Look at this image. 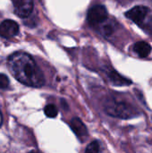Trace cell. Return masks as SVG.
<instances>
[{
	"label": "cell",
	"instance_id": "1",
	"mask_svg": "<svg viewBox=\"0 0 152 153\" xmlns=\"http://www.w3.org/2000/svg\"><path fill=\"white\" fill-rule=\"evenodd\" d=\"M7 67L12 75L21 83L33 88L45 84V77L34 58L28 53L17 51L7 58Z\"/></svg>",
	"mask_w": 152,
	"mask_h": 153
},
{
	"label": "cell",
	"instance_id": "2",
	"mask_svg": "<svg viewBox=\"0 0 152 153\" xmlns=\"http://www.w3.org/2000/svg\"><path fill=\"white\" fill-rule=\"evenodd\" d=\"M104 110L105 112L113 117L122 119H129L139 116L140 112L138 109L133 107L132 104L118 100L115 98L108 99L104 103Z\"/></svg>",
	"mask_w": 152,
	"mask_h": 153
},
{
	"label": "cell",
	"instance_id": "3",
	"mask_svg": "<svg viewBox=\"0 0 152 153\" xmlns=\"http://www.w3.org/2000/svg\"><path fill=\"white\" fill-rule=\"evenodd\" d=\"M108 18L107 8L101 4L93 5L87 13V22L90 26H98L106 22Z\"/></svg>",
	"mask_w": 152,
	"mask_h": 153
},
{
	"label": "cell",
	"instance_id": "4",
	"mask_svg": "<svg viewBox=\"0 0 152 153\" xmlns=\"http://www.w3.org/2000/svg\"><path fill=\"white\" fill-rule=\"evenodd\" d=\"M150 13V8L144 5H137L125 13V17L139 26H142Z\"/></svg>",
	"mask_w": 152,
	"mask_h": 153
},
{
	"label": "cell",
	"instance_id": "5",
	"mask_svg": "<svg viewBox=\"0 0 152 153\" xmlns=\"http://www.w3.org/2000/svg\"><path fill=\"white\" fill-rule=\"evenodd\" d=\"M13 5V13L16 16L25 19L29 17L34 8L33 0H11Z\"/></svg>",
	"mask_w": 152,
	"mask_h": 153
},
{
	"label": "cell",
	"instance_id": "6",
	"mask_svg": "<svg viewBox=\"0 0 152 153\" xmlns=\"http://www.w3.org/2000/svg\"><path fill=\"white\" fill-rule=\"evenodd\" d=\"M19 31V24L13 20L6 19L0 23V37L4 39H12L18 35Z\"/></svg>",
	"mask_w": 152,
	"mask_h": 153
},
{
	"label": "cell",
	"instance_id": "7",
	"mask_svg": "<svg viewBox=\"0 0 152 153\" xmlns=\"http://www.w3.org/2000/svg\"><path fill=\"white\" fill-rule=\"evenodd\" d=\"M69 125L74 134L78 137V139L82 143H83L85 139L88 137V129L83 124V122L80 118L74 117L70 121Z\"/></svg>",
	"mask_w": 152,
	"mask_h": 153
},
{
	"label": "cell",
	"instance_id": "8",
	"mask_svg": "<svg viewBox=\"0 0 152 153\" xmlns=\"http://www.w3.org/2000/svg\"><path fill=\"white\" fill-rule=\"evenodd\" d=\"M108 77L110 82L115 86H127L132 84V81L122 76L115 70H110L108 72Z\"/></svg>",
	"mask_w": 152,
	"mask_h": 153
},
{
	"label": "cell",
	"instance_id": "9",
	"mask_svg": "<svg viewBox=\"0 0 152 153\" xmlns=\"http://www.w3.org/2000/svg\"><path fill=\"white\" fill-rule=\"evenodd\" d=\"M134 53L140 57H147L151 52V47L146 41H139L133 45V48Z\"/></svg>",
	"mask_w": 152,
	"mask_h": 153
},
{
	"label": "cell",
	"instance_id": "10",
	"mask_svg": "<svg viewBox=\"0 0 152 153\" xmlns=\"http://www.w3.org/2000/svg\"><path fill=\"white\" fill-rule=\"evenodd\" d=\"M44 113L45 115L47 117H50V118H54L57 116V113H58V110L56 108V107L53 104H49V105H47L44 108Z\"/></svg>",
	"mask_w": 152,
	"mask_h": 153
},
{
	"label": "cell",
	"instance_id": "11",
	"mask_svg": "<svg viewBox=\"0 0 152 153\" xmlns=\"http://www.w3.org/2000/svg\"><path fill=\"white\" fill-rule=\"evenodd\" d=\"M99 149H100L99 142V141H93L87 146L84 153H99Z\"/></svg>",
	"mask_w": 152,
	"mask_h": 153
},
{
	"label": "cell",
	"instance_id": "12",
	"mask_svg": "<svg viewBox=\"0 0 152 153\" xmlns=\"http://www.w3.org/2000/svg\"><path fill=\"white\" fill-rule=\"evenodd\" d=\"M9 84H10V81L8 77L4 74H0V90L7 89L9 87Z\"/></svg>",
	"mask_w": 152,
	"mask_h": 153
},
{
	"label": "cell",
	"instance_id": "13",
	"mask_svg": "<svg viewBox=\"0 0 152 153\" xmlns=\"http://www.w3.org/2000/svg\"><path fill=\"white\" fill-rule=\"evenodd\" d=\"M142 28L144 29L148 33H150L152 36V16L149 19L148 22H146L143 23V25L142 26Z\"/></svg>",
	"mask_w": 152,
	"mask_h": 153
},
{
	"label": "cell",
	"instance_id": "14",
	"mask_svg": "<svg viewBox=\"0 0 152 153\" xmlns=\"http://www.w3.org/2000/svg\"><path fill=\"white\" fill-rule=\"evenodd\" d=\"M116 2H118L119 4H128L130 2H132L133 0H116Z\"/></svg>",
	"mask_w": 152,
	"mask_h": 153
},
{
	"label": "cell",
	"instance_id": "15",
	"mask_svg": "<svg viewBox=\"0 0 152 153\" xmlns=\"http://www.w3.org/2000/svg\"><path fill=\"white\" fill-rule=\"evenodd\" d=\"M2 123H3V116H2V113H1V111H0V126H1V125H2Z\"/></svg>",
	"mask_w": 152,
	"mask_h": 153
},
{
	"label": "cell",
	"instance_id": "16",
	"mask_svg": "<svg viewBox=\"0 0 152 153\" xmlns=\"http://www.w3.org/2000/svg\"><path fill=\"white\" fill-rule=\"evenodd\" d=\"M30 153H39V152H30Z\"/></svg>",
	"mask_w": 152,
	"mask_h": 153
}]
</instances>
